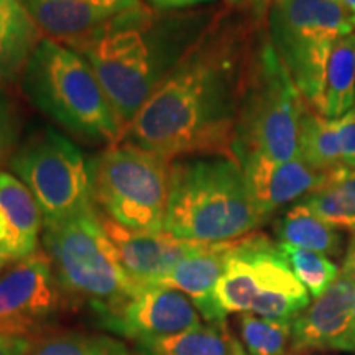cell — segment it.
I'll list each match as a JSON object with an SVG mask.
<instances>
[{
    "instance_id": "cell-1",
    "label": "cell",
    "mask_w": 355,
    "mask_h": 355,
    "mask_svg": "<svg viewBox=\"0 0 355 355\" xmlns=\"http://www.w3.org/2000/svg\"><path fill=\"white\" fill-rule=\"evenodd\" d=\"M222 13L137 112L123 140L162 155L234 158V137L252 61L266 21Z\"/></svg>"
},
{
    "instance_id": "cell-2",
    "label": "cell",
    "mask_w": 355,
    "mask_h": 355,
    "mask_svg": "<svg viewBox=\"0 0 355 355\" xmlns=\"http://www.w3.org/2000/svg\"><path fill=\"white\" fill-rule=\"evenodd\" d=\"M207 24L201 15L162 17L145 6L64 46L79 53L94 71L125 137L141 105Z\"/></svg>"
},
{
    "instance_id": "cell-3",
    "label": "cell",
    "mask_w": 355,
    "mask_h": 355,
    "mask_svg": "<svg viewBox=\"0 0 355 355\" xmlns=\"http://www.w3.org/2000/svg\"><path fill=\"white\" fill-rule=\"evenodd\" d=\"M261 222L241 163L227 157L173 162L165 230L184 241L229 242Z\"/></svg>"
},
{
    "instance_id": "cell-4",
    "label": "cell",
    "mask_w": 355,
    "mask_h": 355,
    "mask_svg": "<svg viewBox=\"0 0 355 355\" xmlns=\"http://www.w3.org/2000/svg\"><path fill=\"white\" fill-rule=\"evenodd\" d=\"M21 81L30 101L73 135L110 146L123 141L107 96L79 53L42 38Z\"/></svg>"
},
{
    "instance_id": "cell-5",
    "label": "cell",
    "mask_w": 355,
    "mask_h": 355,
    "mask_svg": "<svg viewBox=\"0 0 355 355\" xmlns=\"http://www.w3.org/2000/svg\"><path fill=\"white\" fill-rule=\"evenodd\" d=\"M42 242L66 300L86 303L96 316L123 304L141 288L123 270L96 204L44 224Z\"/></svg>"
},
{
    "instance_id": "cell-6",
    "label": "cell",
    "mask_w": 355,
    "mask_h": 355,
    "mask_svg": "<svg viewBox=\"0 0 355 355\" xmlns=\"http://www.w3.org/2000/svg\"><path fill=\"white\" fill-rule=\"evenodd\" d=\"M308 105L270 43L265 26L235 125V159L242 165L254 158L283 163L298 157L301 121Z\"/></svg>"
},
{
    "instance_id": "cell-7",
    "label": "cell",
    "mask_w": 355,
    "mask_h": 355,
    "mask_svg": "<svg viewBox=\"0 0 355 355\" xmlns=\"http://www.w3.org/2000/svg\"><path fill=\"white\" fill-rule=\"evenodd\" d=\"M173 162L132 141L109 146L89 165L92 201L133 230H165Z\"/></svg>"
},
{
    "instance_id": "cell-8",
    "label": "cell",
    "mask_w": 355,
    "mask_h": 355,
    "mask_svg": "<svg viewBox=\"0 0 355 355\" xmlns=\"http://www.w3.org/2000/svg\"><path fill=\"white\" fill-rule=\"evenodd\" d=\"M354 32V21L339 0H273L266 17L270 43L316 110L332 46Z\"/></svg>"
},
{
    "instance_id": "cell-9",
    "label": "cell",
    "mask_w": 355,
    "mask_h": 355,
    "mask_svg": "<svg viewBox=\"0 0 355 355\" xmlns=\"http://www.w3.org/2000/svg\"><path fill=\"white\" fill-rule=\"evenodd\" d=\"M8 165L37 199L43 225L94 206L86 159L76 145L53 128L21 144Z\"/></svg>"
},
{
    "instance_id": "cell-10",
    "label": "cell",
    "mask_w": 355,
    "mask_h": 355,
    "mask_svg": "<svg viewBox=\"0 0 355 355\" xmlns=\"http://www.w3.org/2000/svg\"><path fill=\"white\" fill-rule=\"evenodd\" d=\"M64 301L44 250L12 261L0 272V336L46 334Z\"/></svg>"
},
{
    "instance_id": "cell-11",
    "label": "cell",
    "mask_w": 355,
    "mask_h": 355,
    "mask_svg": "<svg viewBox=\"0 0 355 355\" xmlns=\"http://www.w3.org/2000/svg\"><path fill=\"white\" fill-rule=\"evenodd\" d=\"M99 324L137 344L153 343L196 329L201 313L184 293L163 285H145L117 308L97 314Z\"/></svg>"
},
{
    "instance_id": "cell-12",
    "label": "cell",
    "mask_w": 355,
    "mask_h": 355,
    "mask_svg": "<svg viewBox=\"0 0 355 355\" xmlns=\"http://www.w3.org/2000/svg\"><path fill=\"white\" fill-rule=\"evenodd\" d=\"M355 286L340 266L334 283L293 321L291 355L354 352Z\"/></svg>"
},
{
    "instance_id": "cell-13",
    "label": "cell",
    "mask_w": 355,
    "mask_h": 355,
    "mask_svg": "<svg viewBox=\"0 0 355 355\" xmlns=\"http://www.w3.org/2000/svg\"><path fill=\"white\" fill-rule=\"evenodd\" d=\"M101 217L123 270L141 286L157 285L181 260L206 245L175 237L166 230H133L104 214Z\"/></svg>"
},
{
    "instance_id": "cell-14",
    "label": "cell",
    "mask_w": 355,
    "mask_h": 355,
    "mask_svg": "<svg viewBox=\"0 0 355 355\" xmlns=\"http://www.w3.org/2000/svg\"><path fill=\"white\" fill-rule=\"evenodd\" d=\"M250 255L259 283L252 314L270 321L293 322L309 306L311 296L279 250L265 234L250 235Z\"/></svg>"
},
{
    "instance_id": "cell-15",
    "label": "cell",
    "mask_w": 355,
    "mask_h": 355,
    "mask_svg": "<svg viewBox=\"0 0 355 355\" xmlns=\"http://www.w3.org/2000/svg\"><path fill=\"white\" fill-rule=\"evenodd\" d=\"M43 38L68 44L104 28L144 0H19Z\"/></svg>"
},
{
    "instance_id": "cell-16",
    "label": "cell",
    "mask_w": 355,
    "mask_h": 355,
    "mask_svg": "<svg viewBox=\"0 0 355 355\" xmlns=\"http://www.w3.org/2000/svg\"><path fill=\"white\" fill-rule=\"evenodd\" d=\"M241 166L247 176L257 211L263 220L279 207L319 189L329 178V173L314 170L301 157L283 163L254 158Z\"/></svg>"
},
{
    "instance_id": "cell-17",
    "label": "cell",
    "mask_w": 355,
    "mask_h": 355,
    "mask_svg": "<svg viewBox=\"0 0 355 355\" xmlns=\"http://www.w3.org/2000/svg\"><path fill=\"white\" fill-rule=\"evenodd\" d=\"M234 242L206 243L181 260L157 285L184 293L207 322H224L225 316L216 301V286L227 265Z\"/></svg>"
},
{
    "instance_id": "cell-18",
    "label": "cell",
    "mask_w": 355,
    "mask_h": 355,
    "mask_svg": "<svg viewBox=\"0 0 355 355\" xmlns=\"http://www.w3.org/2000/svg\"><path fill=\"white\" fill-rule=\"evenodd\" d=\"M43 212L30 189L12 173L0 175V248L13 260L38 250Z\"/></svg>"
},
{
    "instance_id": "cell-19",
    "label": "cell",
    "mask_w": 355,
    "mask_h": 355,
    "mask_svg": "<svg viewBox=\"0 0 355 355\" xmlns=\"http://www.w3.org/2000/svg\"><path fill=\"white\" fill-rule=\"evenodd\" d=\"M42 38L19 0H0V86L24 78Z\"/></svg>"
},
{
    "instance_id": "cell-20",
    "label": "cell",
    "mask_w": 355,
    "mask_h": 355,
    "mask_svg": "<svg viewBox=\"0 0 355 355\" xmlns=\"http://www.w3.org/2000/svg\"><path fill=\"white\" fill-rule=\"evenodd\" d=\"M141 355H247L227 322H207L181 334L139 344Z\"/></svg>"
},
{
    "instance_id": "cell-21",
    "label": "cell",
    "mask_w": 355,
    "mask_h": 355,
    "mask_svg": "<svg viewBox=\"0 0 355 355\" xmlns=\"http://www.w3.org/2000/svg\"><path fill=\"white\" fill-rule=\"evenodd\" d=\"M355 102V32L332 46L324 76L322 99L318 112L327 119H339Z\"/></svg>"
},
{
    "instance_id": "cell-22",
    "label": "cell",
    "mask_w": 355,
    "mask_h": 355,
    "mask_svg": "<svg viewBox=\"0 0 355 355\" xmlns=\"http://www.w3.org/2000/svg\"><path fill=\"white\" fill-rule=\"evenodd\" d=\"M301 202L326 224L355 234V170L344 166L329 173L326 183Z\"/></svg>"
},
{
    "instance_id": "cell-23",
    "label": "cell",
    "mask_w": 355,
    "mask_h": 355,
    "mask_svg": "<svg viewBox=\"0 0 355 355\" xmlns=\"http://www.w3.org/2000/svg\"><path fill=\"white\" fill-rule=\"evenodd\" d=\"M277 237L279 243L319 252L327 257L340 255L343 250V237L337 229L319 219L303 202L295 204L278 220Z\"/></svg>"
},
{
    "instance_id": "cell-24",
    "label": "cell",
    "mask_w": 355,
    "mask_h": 355,
    "mask_svg": "<svg viewBox=\"0 0 355 355\" xmlns=\"http://www.w3.org/2000/svg\"><path fill=\"white\" fill-rule=\"evenodd\" d=\"M298 157L322 173L344 168L336 121L324 117L311 104L306 107L301 121Z\"/></svg>"
},
{
    "instance_id": "cell-25",
    "label": "cell",
    "mask_w": 355,
    "mask_h": 355,
    "mask_svg": "<svg viewBox=\"0 0 355 355\" xmlns=\"http://www.w3.org/2000/svg\"><path fill=\"white\" fill-rule=\"evenodd\" d=\"M28 355H140L123 340L84 331H50L33 340Z\"/></svg>"
},
{
    "instance_id": "cell-26",
    "label": "cell",
    "mask_w": 355,
    "mask_h": 355,
    "mask_svg": "<svg viewBox=\"0 0 355 355\" xmlns=\"http://www.w3.org/2000/svg\"><path fill=\"white\" fill-rule=\"evenodd\" d=\"M237 329L247 355L290 354L293 322L270 321L252 313H242L237 318Z\"/></svg>"
},
{
    "instance_id": "cell-27",
    "label": "cell",
    "mask_w": 355,
    "mask_h": 355,
    "mask_svg": "<svg viewBox=\"0 0 355 355\" xmlns=\"http://www.w3.org/2000/svg\"><path fill=\"white\" fill-rule=\"evenodd\" d=\"M278 245L295 277L314 300L319 298L334 283L340 272V266L327 255L288 245V243L278 242Z\"/></svg>"
},
{
    "instance_id": "cell-28",
    "label": "cell",
    "mask_w": 355,
    "mask_h": 355,
    "mask_svg": "<svg viewBox=\"0 0 355 355\" xmlns=\"http://www.w3.org/2000/svg\"><path fill=\"white\" fill-rule=\"evenodd\" d=\"M20 117L15 104L0 86V162H10L12 155L19 148Z\"/></svg>"
},
{
    "instance_id": "cell-29",
    "label": "cell",
    "mask_w": 355,
    "mask_h": 355,
    "mask_svg": "<svg viewBox=\"0 0 355 355\" xmlns=\"http://www.w3.org/2000/svg\"><path fill=\"white\" fill-rule=\"evenodd\" d=\"M334 121L344 166L355 170V107Z\"/></svg>"
},
{
    "instance_id": "cell-30",
    "label": "cell",
    "mask_w": 355,
    "mask_h": 355,
    "mask_svg": "<svg viewBox=\"0 0 355 355\" xmlns=\"http://www.w3.org/2000/svg\"><path fill=\"white\" fill-rule=\"evenodd\" d=\"M33 340L24 336H0V355H28Z\"/></svg>"
},
{
    "instance_id": "cell-31",
    "label": "cell",
    "mask_w": 355,
    "mask_h": 355,
    "mask_svg": "<svg viewBox=\"0 0 355 355\" xmlns=\"http://www.w3.org/2000/svg\"><path fill=\"white\" fill-rule=\"evenodd\" d=\"M146 2L157 8L158 12H173L181 10V8L199 6V3L212 2V0H146Z\"/></svg>"
},
{
    "instance_id": "cell-32",
    "label": "cell",
    "mask_w": 355,
    "mask_h": 355,
    "mask_svg": "<svg viewBox=\"0 0 355 355\" xmlns=\"http://www.w3.org/2000/svg\"><path fill=\"white\" fill-rule=\"evenodd\" d=\"M343 268L350 275V278H352L354 286H355V239L354 237H352V241H350L347 254H345V257H344ZM352 347L355 352V314H354V329H352Z\"/></svg>"
},
{
    "instance_id": "cell-33",
    "label": "cell",
    "mask_w": 355,
    "mask_h": 355,
    "mask_svg": "<svg viewBox=\"0 0 355 355\" xmlns=\"http://www.w3.org/2000/svg\"><path fill=\"white\" fill-rule=\"evenodd\" d=\"M224 2L227 3L230 8H237V10H242V8L247 7H255L257 10L265 12L270 8L268 0H224Z\"/></svg>"
},
{
    "instance_id": "cell-34",
    "label": "cell",
    "mask_w": 355,
    "mask_h": 355,
    "mask_svg": "<svg viewBox=\"0 0 355 355\" xmlns=\"http://www.w3.org/2000/svg\"><path fill=\"white\" fill-rule=\"evenodd\" d=\"M339 3L345 8V12L349 13V17L355 25V0H339Z\"/></svg>"
},
{
    "instance_id": "cell-35",
    "label": "cell",
    "mask_w": 355,
    "mask_h": 355,
    "mask_svg": "<svg viewBox=\"0 0 355 355\" xmlns=\"http://www.w3.org/2000/svg\"><path fill=\"white\" fill-rule=\"evenodd\" d=\"M12 261H15V260H13L10 255L6 254V252H3L2 248H0V272H2L3 268H7V266L10 265Z\"/></svg>"
},
{
    "instance_id": "cell-36",
    "label": "cell",
    "mask_w": 355,
    "mask_h": 355,
    "mask_svg": "<svg viewBox=\"0 0 355 355\" xmlns=\"http://www.w3.org/2000/svg\"><path fill=\"white\" fill-rule=\"evenodd\" d=\"M6 165H7V163L0 162V175H2V173H3V170H2V168H3V166H6Z\"/></svg>"
},
{
    "instance_id": "cell-37",
    "label": "cell",
    "mask_w": 355,
    "mask_h": 355,
    "mask_svg": "<svg viewBox=\"0 0 355 355\" xmlns=\"http://www.w3.org/2000/svg\"><path fill=\"white\" fill-rule=\"evenodd\" d=\"M304 355H324V354H304ZM326 355H329V354H326Z\"/></svg>"
},
{
    "instance_id": "cell-38",
    "label": "cell",
    "mask_w": 355,
    "mask_h": 355,
    "mask_svg": "<svg viewBox=\"0 0 355 355\" xmlns=\"http://www.w3.org/2000/svg\"><path fill=\"white\" fill-rule=\"evenodd\" d=\"M272 2H273V0H268V3H270V6H272Z\"/></svg>"
},
{
    "instance_id": "cell-39",
    "label": "cell",
    "mask_w": 355,
    "mask_h": 355,
    "mask_svg": "<svg viewBox=\"0 0 355 355\" xmlns=\"http://www.w3.org/2000/svg\"><path fill=\"white\" fill-rule=\"evenodd\" d=\"M354 107H355V102H354Z\"/></svg>"
},
{
    "instance_id": "cell-40",
    "label": "cell",
    "mask_w": 355,
    "mask_h": 355,
    "mask_svg": "<svg viewBox=\"0 0 355 355\" xmlns=\"http://www.w3.org/2000/svg\"><path fill=\"white\" fill-rule=\"evenodd\" d=\"M354 239H355V234H354Z\"/></svg>"
}]
</instances>
